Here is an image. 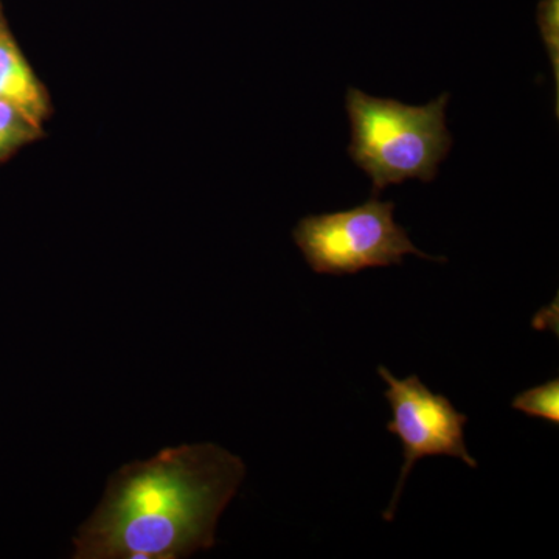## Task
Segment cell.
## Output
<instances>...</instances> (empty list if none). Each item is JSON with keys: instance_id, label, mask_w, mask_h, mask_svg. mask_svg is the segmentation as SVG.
<instances>
[{"instance_id": "1", "label": "cell", "mask_w": 559, "mask_h": 559, "mask_svg": "<svg viewBox=\"0 0 559 559\" xmlns=\"http://www.w3.org/2000/svg\"><path fill=\"white\" fill-rule=\"evenodd\" d=\"M245 477V462L215 443L180 444L128 463L80 525L73 558L180 559L210 550Z\"/></svg>"}, {"instance_id": "2", "label": "cell", "mask_w": 559, "mask_h": 559, "mask_svg": "<svg viewBox=\"0 0 559 559\" xmlns=\"http://www.w3.org/2000/svg\"><path fill=\"white\" fill-rule=\"evenodd\" d=\"M448 100L450 94H443L428 105L411 106L348 90V154L369 175L373 197L409 179L437 178L454 143L447 127Z\"/></svg>"}, {"instance_id": "3", "label": "cell", "mask_w": 559, "mask_h": 559, "mask_svg": "<svg viewBox=\"0 0 559 559\" xmlns=\"http://www.w3.org/2000/svg\"><path fill=\"white\" fill-rule=\"evenodd\" d=\"M393 212V202L373 198L355 209L305 216L294 227V242L316 274L349 275L399 266L406 255L447 261L415 248Z\"/></svg>"}, {"instance_id": "4", "label": "cell", "mask_w": 559, "mask_h": 559, "mask_svg": "<svg viewBox=\"0 0 559 559\" xmlns=\"http://www.w3.org/2000/svg\"><path fill=\"white\" fill-rule=\"evenodd\" d=\"M378 374L389 385L384 392L392 409L388 430L403 444L399 484L388 510L382 513L385 521H393L404 484L419 460L448 455L463 460L469 468H477V460L471 457L465 443L468 417L455 409L448 396L433 393L417 374L399 380L382 366L378 367Z\"/></svg>"}, {"instance_id": "5", "label": "cell", "mask_w": 559, "mask_h": 559, "mask_svg": "<svg viewBox=\"0 0 559 559\" xmlns=\"http://www.w3.org/2000/svg\"><path fill=\"white\" fill-rule=\"evenodd\" d=\"M0 100L17 109L43 130L50 116V100L31 64L11 35L0 9Z\"/></svg>"}, {"instance_id": "6", "label": "cell", "mask_w": 559, "mask_h": 559, "mask_svg": "<svg viewBox=\"0 0 559 559\" xmlns=\"http://www.w3.org/2000/svg\"><path fill=\"white\" fill-rule=\"evenodd\" d=\"M40 135L43 130L33 124L16 106L0 100V162L9 159Z\"/></svg>"}, {"instance_id": "7", "label": "cell", "mask_w": 559, "mask_h": 559, "mask_svg": "<svg viewBox=\"0 0 559 559\" xmlns=\"http://www.w3.org/2000/svg\"><path fill=\"white\" fill-rule=\"evenodd\" d=\"M513 409L528 415V417L559 423V381L551 380L546 384L536 385L520 393L513 400Z\"/></svg>"}, {"instance_id": "8", "label": "cell", "mask_w": 559, "mask_h": 559, "mask_svg": "<svg viewBox=\"0 0 559 559\" xmlns=\"http://www.w3.org/2000/svg\"><path fill=\"white\" fill-rule=\"evenodd\" d=\"M536 22L540 36L544 39L547 53H549L551 69L555 73V84H557V116L559 106V0H539L538 10H536Z\"/></svg>"}, {"instance_id": "9", "label": "cell", "mask_w": 559, "mask_h": 559, "mask_svg": "<svg viewBox=\"0 0 559 559\" xmlns=\"http://www.w3.org/2000/svg\"><path fill=\"white\" fill-rule=\"evenodd\" d=\"M0 9H2V5H0Z\"/></svg>"}, {"instance_id": "10", "label": "cell", "mask_w": 559, "mask_h": 559, "mask_svg": "<svg viewBox=\"0 0 559 559\" xmlns=\"http://www.w3.org/2000/svg\"><path fill=\"white\" fill-rule=\"evenodd\" d=\"M0 2H2V0H0Z\"/></svg>"}]
</instances>
